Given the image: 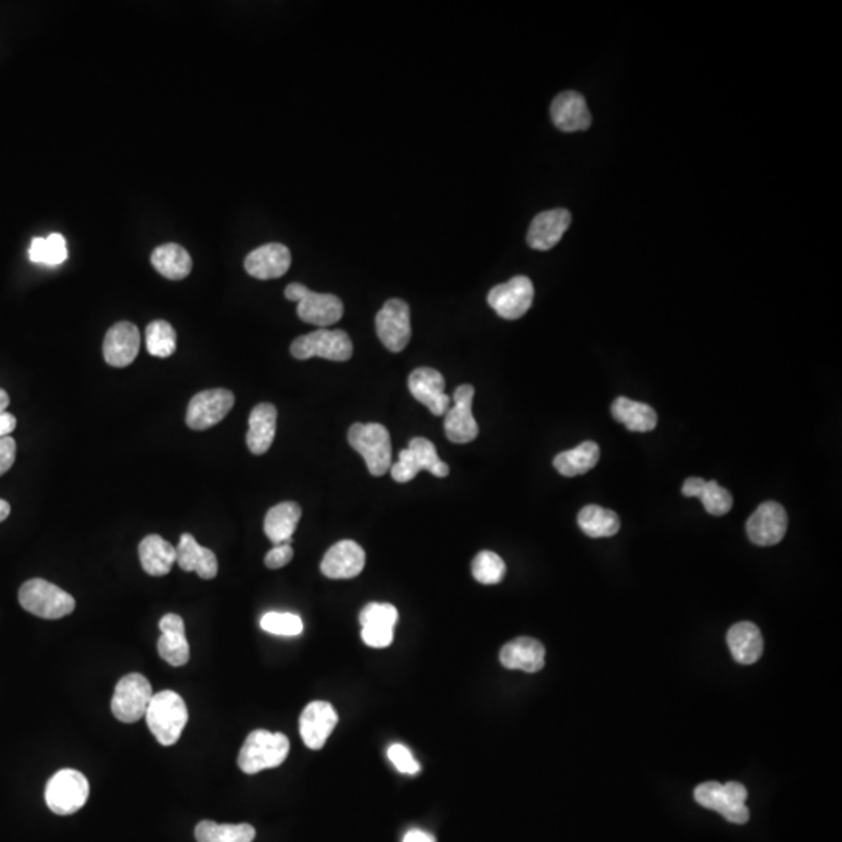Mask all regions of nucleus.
<instances>
[{"mask_svg":"<svg viewBox=\"0 0 842 842\" xmlns=\"http://www.w3.org/2000/svg\"><path fill=\"white\" fill-rule=\"evenodd\" d=\"M188 707L183 697L175 691H161L153 694L146 719L150 732L163 746H174L180 740L184 727L188 724Z\"/></svg>","mask_w":842,"mask_h":842,"instance_id":"nucleus-1","label":"nucleus"},{"mask_svg":"<svg viewBox=\"0 0 842 842\" xmlns=\"http://www.w3.org/2000/svg\"><path fill=\"white\" fill-rule=\"evenodd\" d=\"M291 743L284 733L255 730L239 752L238 765L245 774H258L264 769L278 768L289 755Z\"/></svg>","mask_w":842,"mask_h":842,"instance_id":"nucleus-2","label":"nucleus"},{"mask_svg":"<svg viewBox=\"0 0 842 842\" xmlns=\"http://www.w3.org/2000/svg\"><path fill=\"white\" fill-rule=\"evenodd\" d=\"M348 442L364 457L370 475L384 476L392 467V440L381 423H354Z\"/></svg>","mask_w":842,"mask_h":842,"instance_id":"nucleus-3","label":"nucleus"},{"mask_svg":"<svg viewBox=\"0 0 842 842\" xmlns=\"http://www.w3.org/2000/svg\"><path fill=\"white\" fill-rule=\"evenodd\" d=\"M18 598L22 609L43 620H60L75 609V599L69 593L44 579L25 582Z\"/></svg>","mask_w":842,"mask_h":842,"instance_id":"nucleus-4","label":"nucleus"},{"mask_svg":"<svg viewBox=\"0 0 842 842\" xmlns=\"http://www.w3.org/2000/svg\"><path fill=\"white\" fill-rule=\"evenodd\" d=\"M697 804L716 811L732 824H746L751 818L746 807L747 789L741 783L705 782L694 789Z\"/></svg>","mask_w":842,"mask_h":842,"instance_id":"nucleus-5","label":"nucleus"},{"mask_svg":"<svg viewBox=\"0 0 842 842\" xmlns=\"http://www.w3.org/2000/svg\"><path fill=\"white\" fill-rule=\"evenodd\" d=\"M284 295L287 300L298 303V317L309 325L325 328L339 322L344 315V303L336 295L312 292L300 283L289 284Z\"/></svg>","mask_w":842,"mask_h":842,"instance_id":"nucleus-6","label":"nucleus"},{"mask_svg":"<svg viewBox=\"0 0 842 842\" xmlns=\"http://www.w3.org/2000/svg\"><path fill=\"white\" fill-rule=\"evenodd\" d=\"M429 471L437 478L450 475V467L440 459L436 446L425 437H414L406 450L401 451L397 464H392L390 473L395 481L404 484L417 478L420 471Z\"/></svg>","mask_w":842,"mask_h":842,"instance_id":"nucleus-7","label":"nucleus"},{"mask_svg":"<svg viewBox=\"0 0 842 842\" xmlns=\"http://www.w3.org/2000/svg\"><path fill=\"white\" fill-rule=\"evenodd\" d=\"M291 353L298 361L322 358L328 361L345 362L350 361L353 356V342L345 331L317 330L306 336L297 337L292 342Z\"/></svg>","mask_w":842,"mask_h":842,"instance_id":"nucleus-8","label":"nucleus"},{"mask_svg":"<svg viewBox=\"0 0 842 842\" xmlns=\"http://www.w3.org/2000/svg\"><path fill=\"white\" fill-rule=\"evenodd\" d=\"M88 797V779L75 769H63L47 783V807L60 816H69L82 810Z\"/></svg>","mask_w":842,"mask_h":842,"instance_id":"nucleus-9","label":"nucleus"},{"mask_svg":"<svg viewBox=\"0 0 842 842\" xmlns=\"http://www.w3.org/2000/svg\"><path fill=\"white\" fill-rule=\"evenodd\" d=\"M152 697V685L146 677L138 673L127 674L117 682L111 712L119 721L133 724L146 716Z\"/></svg>","mask_w":842,"mask_h":842,"instance_id":"nucleus-10","label":"nucleus"},{"mask_svg":"<svg viewBox=\"0 0 842 842\" xmlns=\"http://www.w3.org/2000/svg\"><path fill=\"white\" fill-rule=\"evenodd\" d=\"M376 333L384 347L392 353H400L409 344L412 336L411 309L406 301L392 298L376 314Z\"/></svg>","mask_w":842,"mask_h":842,"instance_id":"nucleus-11","label":"nucleus"},{"mask_svg":"<svg viewBox=\"0 0 842 842\" xmlns=\"http://www.w3.org/2000/svg\"><path fill=\"white\" fill-rule=\"evenodd\" d=\"M233 406L234 395L230 390H203L189 401L186 423L194 431H205L227 417Z\"/></svg>","mask_w":842,"mask_h":842,"instance_id":"nucleus-12","label":"nucleus"},{"mask_svg":"<svg viewBox=\"0 0 842 842\" xmlns=\"http://www.w3.org/2000/svg\"><path fill=\"white\" fill-rule=\"evenodd\" d=\"M473 398H475V387L471 384H462L454 390V406L448 409L445 414L446 437L457 445L473 442L478 437L479 426L473 417Z\"/></svg>","mask_w":842,"mask_h":842,"instance_id":"nucleus-13","label":"nucleus"},{"mask_svg":"<svg viewBox=\"0 0 842 842\" xmlns=\"http://www.w3.org/2000/svg\"><path fill=\"white\" fill-rule=\"evenodd\" d=\"M490 308L506 320L521 319L534 301V284L528 276H515L489 292Z\"/></svg>","mask_w":842,"mask_h":842,"instance_id":"nucleus-14","label":"nucleus"},{"mask_svg":"<svg viewBox=\"0 0 842 842\" xmlns=\"http://www.w3.org/2000/svg\"><path fill=\"white\" fill-rule=\"evenodd\" d=\"M786 529H788L786 510L774 501L758 506L746 523L747 537L758 546H774L782 542Z\"/></svg>","mask_w":842,"mask_h":842,"instance_id":"nucleus-15","label":"nucleus"},{"mask_svg":"<svg viewBox=\"0 0 842 842\" xmlns=\"http://www.w3.org/2000/svg\"><path fill=\"white\" fill-rule=\"evenodd\" d=\"M337 721L339 716L330 702H311L300 716L301 740L312 751H320L336 729Z\"/></svg>","mask_w":842,"mask_h":842,"instance_id":"nucleus-16","label":"nucleus"},{"mask_svg":"<svg viewBox=\"0 0 842 842\" xmlns=\"http://www.w3.org/2000/svg\"><path fill=\"white\" fill-rule=\"evenodd\" d=\"M412 397L425 404L431 414L442 417L450 409V397L445 393V378L434 368L421 367L414 370L407 379Z\"/></svg>","mask_w":842,"mask_h":842,"instance_id":"nucleus-17","label":"nucleus"},{"mask_svg":"<svg viewBox=\"0 0 842 842\" xmlns=\"http://www.w3.org/2000/svg\"><path fill=\"white\" fill-rule=\"evenodd\" d=\"M141 348V333L130 322L111 326L103 340V358L111 367L124 368L135 362Z\"/></svg>","mask_w":842,"mask_h":842,"instance_id":"nucleus-18","label":"nucleus"},{"mask_svg":"<svg viewBox=\"0 0 842 842\" xmlns=\"http://www.w3.org/2000/svg\"><path fill=\"white\" fill-rule=\"evenodd\" d=\"M291 250L283 244H266L253 250L245 258L244 267L248 275L256 280H276L291 269Z\"/></svg>","mask_w":842,"mask_h":842,"instance_id":"nucleus-19","label":"nucleus"},{"mask_svg":"<svg viewBox=\"0 0 842 842\" xmlns=\"http://www.w3.org/2000/svg\"><path fill=\"white\" fill-rule=\"evenodd\" d=\"M364 567V549L353 540H342L331 546L320 563V570L330 579H353Z\"/></svg>","mask_w":842,"mask_h":842,"instance_id":"nucleus-20","label":"nucleus"},{"mask_svg":"<svg viewBox=\"0 0 842 842\" xmlns=\"http://www.w3.org/2000/svg\"><path fill=\"white\" fill-rule=\"evenodd\" d=\"M570 225L571 214L567 209H551V211L538 214L529 227V247L540 252L551 250L559 244Z\"/></svg>","mask_w":842,"mask_h":842,"instance_id":"nucleus-21","label":"nucleus"},{"mask_svg":"<svg viewBox=\"0 0 842 842\" xmlns=\"http://www.w3.org/2000/svg\"><path fill=\"white\" fill-rule=\"evenodd\" d=\"M551 119L565 133L588 130L591 125V114L584 96L579 92H562L552 100Z\"/></svg>","mask_w":842,"mask_h":842,"instance_id":"nucleus-22","label":"nucleus"},{"mask_svg":"<svg viewBox=\"0 0 842 842\" xmlns=\"http://www.w3.org/2000/svg\"><path fill=\"white\" fill-rule=\"evenodd\" d=\"M161 638L158 640V652L161 659L170 666L180 668L186 665L191 657L188 638L184 632V621L175 613L163 616L160 621Z\"/></svg>","mask_w":842,"mask_h":842,"instance_id":"nucleus-23","label":"nucleus"},{"mask_svg":"<svg viewBox=\"0 0 842 842\" xmlns=\"http://www.w3.org/2000/svg\"><path fill=\"white\" fill-rule=\"evenodd\" d=\"M545 648L531 637H520L504 644L499 660L504 668L520 669L524 673H538L545 666Z\"/></svg>","mask_w":842,"mask_h":842,"instance_id":"nucleus-24","label":"nucleus"},{"mask_svg":"<svg viewBox=\"0 0 842 842\" xmlns=\"http://www.w3.org/2000/svg\"><path fill=\"white\" fill-rule=\"evenodd\" d=\"M177 563L186 573L199 574L202 579L209 581L217 576L219 562L211 549L203 548L191 534H183L177 546Z\"/></svg>","mask_w":842,"mask_h":842,"instance_id":"nucleus-25","label":"nucleus"},{"mask_svg":"<svg viewBox=\"0 0 842 842\" xmlns=\"http://www.w3.org/2000/svg\"><path fill=\"white\" fill-rule=\"evenodd\" d=\"M278 411L273 404L261 403L253 407L248 418L247 446L256 456H262L270 450L276 434Z\"/></svg>","mask_w":842,"mask_h":842,"instance_id":"nucleus-26","label":"nucleus"},{"mask_svg":"<svg viewBox=\"0 0 842 842\" xmlns=\"http://www.w3.org/2000/svg\"><path fill=\"white\" fill-rule=\"evenodd\" d=\"M727 644L733 659L741 665H754L763 655V637L760 629L754 623L743 621L730 627L727 634Z\"/></svg>","mask_w":842,"mask_h":842,"instance_id":"nucleus-27","label":"nucleus"},{"mask_svg":"<svg viewBox=\"0 0 842 842\" xmlns=\"http://www.w3.org/2000/svg\"><path fill=\"white\" fill-rule=\"evenodd\" d=\"M139 560L144 571L150 576H166L177 562V548L170 545L161 535H147L139 543Z\"/></svg>","mask_w":842,"mask_h":842,"instance_id":"nucleus-28","label":"nucleus"},{"mask_svg":"<svg viewBox=\"0 0 842 842\" xmlns=\"http://www.w3.org/2000/svg\"><path fill=\"white\" fill-rule=\"evenodd\" d=\"M682 493L687 498L701 499L705 510L715 517L726 515L733 506V498L729 490L724 489L715 481L707 482L701 478H688L683 482Z\"/></svg>","mask_w":842,"mask_h":842,"instance_id":"nucleus-29","label":"nucleus"},{"mask_svg":"<svg viewBox=\"0 0 842 842\" xmlns=\"http://www.w3.org/2000/svg\"><path fill=\"white\" fill-rule=\"evenodd\" d=\"M301 518V507L292 501L276 504L267 512L264 532L273 545H292V535Z\"/></svg>","mask_w":842,"mask_h":842,"instance_id":"nucleus-30","label":"nucleus"},{"mask_svg":"<svg viewBox=\"0 0 842 842\" xmlns=\"http://www.w3.org/2000/svg\"><path fill=\"white\" fill-rule=\"evenodd\" d=\"M612 415L632 432H649L657 426V412L649 404L638 403L626 397L616 398Z\"/></svg>","mask_w":842,"mask_h":842,"instance_id":"nucleus-31","label":"nucleus"},{"mask_svg":"<svg viewBox=\"0 0 842 842\" xmlns=\"http://www.w3.org/2000/svg\"><path fill=\"white\" fill-rule=\"evenodd\" d=\"M599 456H601V450L595 442H584L576 446L574 450L557 454L554 467L560 475L574 478V476L585 475L591 468H595L598 465Z\"/></svg>","mask_w":842,"mask_h":842,"instance_id":"nucleus-32","label":"nucleus"},{"mask_svg":"<svg viewBox=\"0 0 842 842\" xmlns=\"http://www.w3.org/2000/svg\"><path fill=\"white\" fill-rule=\"evenodd\" d=\"M152 264L156 272L172 281L184 280L191 273L192 259L183 247L164 244L152 253Z\"/></svg>","mask_w":842,"mask_h":842,"instance_id":"nucleus-33","label":"nucleus"},{"mask_svg":"<svg viewBox=\"0 0 842 842\" xmlns=\"http://www.w3.org/2000/svg\"><path fill=\"white\" fill-rule=\"evenodd\" d=\"M577 523L591 538L613 537L621 528L620 517L601 506H585L577 515Z\"/></svg>","mask_w":842,"mask_h":842,"instance_id":"nucleus-34","label":"nucleus"},{"mask_svg":"<svg viewBox=\"0 0 842 842\" xmlns=\"http://www.w3.org/2000/svg\"><path fill=\"white\" fill-rule=\"evenodd\" d=\"M256 830L250 824H217L202 821L195 827L197 842H253Z\"/></svg>","mask_w":842,"mask_h":842,"instance_id":"nucleus-35","label":"nucleus"},{"mask_svg":"<svg viewBox=\"0 0 842 842\" xmlns=\"http://www.w3.org/2000/svg\"><path fill=\"white\" fill-rule=\"evenodd\" d=\"M30 261L44 266H60L68 259V245L61 234H50L49 238H35L29 248Z\"/></svg>","mask_w":842,"mask_h":842,"instance_id":"nucleus-36","label":"nucleus"},{"mask_svg":"<svg viewBox=\"0 0 842 842\" xmlns=\"http://www.w3.org/2000/svg\"><path fill=\"white\" fill-rule=\"evenodd\" d=\"M147 351L155 358H169L177 350V333L174 326L164 320H155L146 330Z\"/></svg>","mask_w":842,"mask_h":842,"instance_id":"nucleus-37","label":"nucleus"},{"mask_svg":"<svg viewBox=\"0 0 842 842\" xmlns=\"http://www.w3.org/2000/svg\"><path fill=\"white\" fill-rule=\"evenodd\" d=\"M471 573L479 584L496 585L506 576V563L495 552L482 551L471 563Z\"/></svg>","mask_w":842,"mask_h":842,"instance_id":"nucleus-38","label":"nucleus"},{"mask_svg":"<svg viewBox=\"0 0 842 842\" xmlns=\"http://www.w3.org/2000/svg\"><path fill=\"white\" fill-rule=\"evenodd\" d=\"M261 629L280 637H297L303 632V621L294 613L270 612L262 616Z\"/></svg>","mask_w":842,"mask_h":842,"instance_id":"nucleus-39","label":"nucleus"},{"mask_svg":"<svg viewBox=\"0 0 842 842\" xmlns=\"http://www.w3.org/2000/svg\"><path fill=\"white\" fill-rule=\"evenodd\" d=\"M359 623L361 626H386L395 627L398 623V610L392 604H379V602H372V604L365 605L359 615Z\"/></svg>","mask_w":842,"mask_h":842,"instance_id":"nucleus-40","label":"nucleus"},{"mask_svg":"<svg viewBox=\"0 0 842 842\" xmlns=\"http://www.w3.org/2000/svg\"><path fill=\"white\" fill-rule=\"evenodd\" d=\"M387 755H389V760L392 761V765L395 766L401 774L415 775L420 772V765H418V761L415 760L412 752L409 751L406 746H403V744H392V746L389 747V751H387Z\"/></svg>","mask_w":842,"mask_h":842,"instance_id":"nucleus-41","label":"nucleus"},{"mask_svg":"<svg viewBox=\"0 0 842 842\" xmlns=\"http://www.w3.org/2000/svg\"><path fill=\"white\" fill-rule=\"evenodd\" d=\"M362 640L370 648H387L393 641V629L386 626H364Z\"/></svg>","mask_w":842,"mask_h":842,"instance_id":"nucleus-42","label":"nucleus"},{"mask_svg":"<svg viewBox=\"0 0 842 842\" xmlns=\"http://www.w3.org/2000/svg\"><path fill=\"white\" fill-rule=\"evenodd\" d=\"M294 559V548L291 545H275L269 552H267L266 567L270 570H280L286 567L287 563Z\"/></svg>","mask_w":842,"mask_h":842,"instance_id":"nucleus-43","label":"nucleus"},{"mask_svg":"<svg viewBox=\"0 0 842 842\" xmlns=\"http://www.w3.org/2000/svg\"><path fill=\"white\" fill-rule=\"evenodd\" d=\"M16 460V442L11 437L0 439V476H4Z\"/></svg>","mask_w":842,"mask_h":842,"instance_id":"nucleus-44","label":"nucleus"},{"mask_svg":"<svg viewBox=\"0 0 842 842\" xmlns=\"http://www.w3.org/2000/svg\"><path fill=\"white\" fill-rule=\"evenodd\" d=\"M16 429L15 415L8 414L7 411L0 412V439L10 437L11 432Z\"/></svg>","mask_w":842,"mask_h":842,"instance_id":"nucleus-45","label":"nucleus"},{"mask_svg":"<svg viewBox=\"0 0 842 842\" xmlns=\"http://www.w3.org/2000/svg\"><path fill=\"white\" fill-rule=\"evenodd\" d=\"M403 842H436V838L420 828H412L404 836Z\"/></svg>","mask_w":842,"mask_h":842,"instance_id":"nucleus-46","label":"nucleus"},{"mask_svg":"<svg viewBox=\"0 0 842 842\" xmlns=\"http://www.w3.org/2000/svg\"><path fill=\"white\" fill-rule=\"evenodd\" d=\"M11 507L10 504L5 501V499H0V523L2 521L7 520L8 515H10Z\"/></svg>","mask_w":842,"mask_h":842,"instance_id":"nucleus-47","label":"nucleus"},{"mask_svg":"<svg viewBox=\"0 0 842 842\" xmlns=\"http://www.w3.org/2000/svg\"><path fill=\"white\" fill-rule=\"evenodd\" d=\"M8 404H10V397L4 389H0V412L7 411Z\"/></svg>","mask_w":842,"mask_h":842,"instance_id":"nucleus-48","label":"nucleus"}]
</instances>
